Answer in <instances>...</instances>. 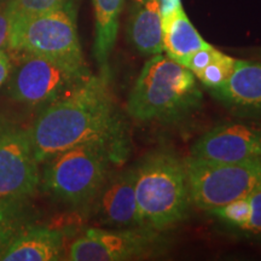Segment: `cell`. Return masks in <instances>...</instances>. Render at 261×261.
I'll return each instance as SVG.
<instances>
[{
	"label": "cell",
	"instance_id": "obj_1",
	"mask_svg": "<svg viewBox=\"0 0 261 261\" xmlns=\"http://www.w3.org/2000/svg\"><path fill=\"white\" fill-rule=\"evenodd\" d=\"M109 80L90 74L40 110L28 127L39 163L91 140H126Z\"/></svg>",
	"mask_w": 261,
	"mask_h": 261
},
{
	"label": "cell",
	"instance_id": "obj_2",
	"mask_svg": "<svg viewBox=\"0 0 261 261\" xmlns=\"http://www.w3.org/2000/svg\"><path fill=\"white\" fill-rule=\"evenodd\" d=\"M127 154L128 139L91 140L71 146L42 162L39 188L67 207L91 208L113 168Z\"/></svg>",
	"mask_w": 261,
	"mask_h": 261
},
{
	"label": "cell",
	"instance_id": "obj_3",
	"mask_svg": "<svg viewBox=\"0 0 261 261\" xmlns=\"http://www.w3.org/2000/svg\"><path fill=\"white\" fill-rule=\"evenodd\" d=\"M201 102L195 75L166 54H159L143 65L127 98L126 112L138 122H172L194 112Z\"/></svg>",
	"mask_w": 261,
	"mask_h": 261
},
{
	"label": "cell",
	"instance_id": "obj_4",
	"mask_svg": "<svg viewBox=\"0 0 261 261\" xmlns=\"http://www.w3.org/2000/svg\"><path fill=\"white\" fill-rule=\"evenodd\" d=\"M135 190L143 224L159 232L181 223L192 204L185 161L168 150H155L136 166Z\"/></svg>",
	"mask_w": 261,
	"mask_h": 261
},
{
	"label": "cell",
	"instance_id": "obj_5",
	"mask_svg": "<svg viewBox=\"0 0 261 261\" xmlns=\"http://www.w3.org/2000/svg\"><path fill=\"white\" fill-rule=\"evenodd\" d=\"M9 51L40 55L87 69L73 0L48 11L12 19Z\"/></svg>",
	"mask_w": 261,
	"mask_h": 261
},
{
	"label": "cell",
	"instance_id": "obj_6",
	"mask_svg": "<svg viewBox=\"0 0 261 261\" xmlns=\"http://www.w3.org/2000/svg\"><path fill=\"white\" fill-rule=\"evenodd\" d=\"M15 54L18 57L11 64L5 92L27 107H46L91 74L89 68L81 69L40 55Z\"/></svg>",
	"mask_w": 261,
	"mask_h": 261
},
{
	"label": "cell",
	"instance_id": "obj_7",
	"mask_svg": "<svg viewBox=\"0 0 261 261\" xmlns=\"http://www.w3.org/2000/svg\"><path fill=\"white\" fill-rule=\"evenodd\" d=\"M184 161L191 202L200 210L210 212L261 190V158L232 163Z\"/></svg>",
	"mask_w": 261,
	"mask_h": 261
},
{
	"label": "cell",
	"instance_id": "obj_8",
	"mask_svg": "<svg viewBox=\"0 0 261 261\" xmlns=\"http://www.w3.org/2000/svg\"><path fill=\"white\" fill-rule=\"evenodd\" d=\"M161 232L148 227H90L71 241L65 259L71 261H127L155 255Z\"/></svg>",
	"mask_w": 261,
	"mask_h": 261
},
{
	"label": "cell",
	"instance_id": "obj_9",
	"mask_svg": "<svg viewBox=\"0 0 261 261\" xmlns=\"http://www.w3.org/2000/svg\"><path fill=\"white\" fill-rule=\"evenodd\" d=\"M28 127L0 119V198H29L40 184Z\"/></svg>",
	"mask_w": 261,
	"mask_h": 261
},
{
	"label": "cell",
	"instance_id": "obj_10",
	"mask_svg": "<svg viewBox=\"0 0 261 261\" xmlns=\"http://www.w3.org/2000/svg\"><path fill=\"white\" fill-rule=\"evenodd\" d=\"M189 158L218 163L261 158V126L238 122L214 126L196 140Z\"/></svg>",
	"mask_w": 261,
	"mask_h": 261
},
{
	"label": "cell",
	"instance_id": "obj_11",
	"mask_svg": "<svg viewBox=\"0 0 261 261\" xmlns=\"http://www.w3.org/2000/svg\"><path fill=\"white\" fill-rule=\"evenodd\" d=\"M92 212L99 224L112 228L145 227L137 204L135 167L110 175L93 201Z\"/></svg>",
	"mask_w": 261,
	"mask_h": 261
},
{
	"label": "cell",
	"instance_id": "obj_12",
	"mask_svg": "<svg viewBox=\"0 0 261 261\" xmlns=\"http://www.w3.org/2000/svg\"><path fill=\"white\" fill-rule=\"evenodd\" d=\"M210 92L233 113L261 115V63L237 60L226 83Z\"/></svg>",
	"mask_w": 261,
	"mask_h": 261
},
{
	"label": "cell",
	"instance_id": "obj_13",
	"mask_svg": "<svg viewBox=\"0 0 261 261\" xmlns=\"http://www.w3.org/2000/svg\"><path fill=\"white\" fill-rule=\"evenodd\" d=\"M127 37L142 56L165 54L161 0H129Z\"/></svg>",
	"mask_w": 261,
	"mask_h": 261
},
{
	"label": "cell",
	"instance_id": "obj_14",
	"mask_svg": "<svg viewBox=\"0 0 261 261\" xmlns=\"http://www.w3.org/2000/svg\"><path fill=\"white\" fill-rule=\"evenodd\" d=\"M61 231L32 225L16 238L2 261H57L65 259Z\"/></svg>",
	"mask_w": 261,
	"mask_h": 261
},
{
	"label": "cell",
	"instance_id": "obj_15",
	"mask_svg": "<svg viewBox=\"0 0 261 261\" xmlns=\"http://www.w3.org/2000/svg\"><path fill=\"white\" fill-rule=\"evenodd\" d=\"M162 45L169 58L182 64L192 54L211 44L201 37L180 4L162 14Z\"/></svg>",
	"mask_w": 261,
	"mask_h": 261
},
{
	"label": "cell",
	"instance_id": "obj_16",
	"mask_svg": "<svg viewBox=\"0 0 261 261\" xmlns=\"http://www.w3.org/2000/svg\"><path fill=\"white\" fill-rule=\"evenodd\" d=\"M94 12L93 57L99 75L110 81V57L115 47L126 0H92Z\"/></svg>",
	"mask_w": 261,
	"mask_h": 261
},
{
	"label": "cell",
	"instance_id": "obj_17",
	"mask_svg": "<svg viewBox=\"0 0 261 261\" xmlns=\"http://www.w3.org/2000/svg\"><path fill=\"white\" fill-rule=\"evenodd\" d=\"M28 198H0V260L25 228L34 225Z\"/></svg>",
	"mask_w": 261,
	"mask_h": 261
},
{
	"label": "cell",
	"instance_id": "obj_18",
	"mask_svg": "<svg viewBox=\"0 0 261 261\" xmlns=\"http://www.w3.org/2000/svg\"><path fill=\"white\" fill-rule=\"evenodd\" d=\"M236 63V58L227 56L219 50H215L211 61L203 69L195 74V77L207 87L208 91L215 90L223 86L228 80V77L233 73Z\"/></svg>",
	"mask_w": 261,
	"mask_h": 261
},
{
	"label": "cell",
	"instance_id": "obj_19",
	"mask_svg": "<svg viewBox=\"0 0 261 261\" xmlns=\"http://www.w3.org/2000/svg\"><path fill=\"white\" fill-rule=\"evenodd\" d=\"M210 213L230 226L244 230L250 217L249 196L227 202L220 207L210 211Z\"/></svg>",
	"mask_w": 261,
	"mask_h": 261
},
{
	"label": "cell",
	"instance_id": "obj_20",
	"mask_svg": "<svg viewBox=\"0 0 261 261\" xmlns=\"http://www.w3.org/2000/svg\"><path fill=\"white\" fill-rule=\"evenodd\" d=\"M69 0H9V11L11 18L40 14L63 5Z\"/></svg>",
	"mask_w": 261,
	"mask_h": 261
},
{
	"label": "cell",
	"instance_id": "obj_21",
	"mask_svg": "<svg viewBox=\"0 0 261 261\" xmlns=\"http://www.w3.org/2000/svg\"><path fill=\"white\" fill-rule=\"evenodd\" d=\"M12 18L9 11V0H0V50L9 51Z\"/></svg>",
	"mask_w": 261,
	"mask_h": 261
},
{
	"label": "cell",
	"instance_id": "obj_22",
	"mask_svg": "<svg viewBox=\"0 0 261 261\" xmlns=\"http://www.w3.org/2000/svg\"><path fill=\"white\" fill-rule=\"evenodd\" d=\"M250 217L244 230L261 233V190L249 196Z\"/></svg>",
	"mask_w": 261,
	"mask_h": 261
},
{
	"label": "cell",
	"instance_id": "obj_23",
	"mask_svg": "<svg viewBox=\"0 0 261 261\" xmlns=\"http://www.w3.org/2000/svg\"><path fill=\"white\" fill-rule=\"evenodd\" d=\"M11 56L8 50H0V86L8 79L10 70H11Z\"/></svg>",
	"mask_w": 261,
	"mask_h": 261
},
{
	"label": "cell",
	"instance_id": "obj_24",
	"mask_svg": "<svg viewBox=\"0 0 261 261\" xmlns=\"http://www.w3.org/2000/svg\"><path fill=\"white\" fill-rule=\"evenodd\" d=\"M256 56L259 57L260 60H261V48H260V50H257V51H256Z\"/></svg>",
	"mask_w": 261,
	"mask_h": 261
}]
</instances>
